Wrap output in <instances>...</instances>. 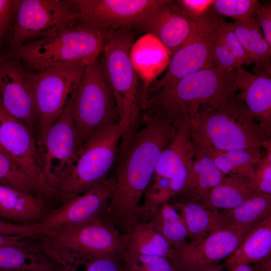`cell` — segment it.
Instances as JSON below:
<instances>
[{"label":"cell","instance_id":"1","mask_svg":"<svg viewBox=\"0 0 271 271\" xmlns=\"http://www.w3.org/2000/svg\"><path fill=\"white\" fill-rule=\"evenodd\" d=\"M142 125L120 141L114 191L105 210V218L127 235L142 219L141 199L154 175L160 155L177 129L168 120L142 113Z\"/></svg>","mask_w":271,"mask_h":271},{"label":"cell","instance_id":"2","mask_svg":"<svg viewBox=\"0 0 271 271\" xmlns=\"http://www.w3.org/2000/svg\"><path fill=\"white\" fill-rule=\"evenodd\" d=\"M234 70L225 72L213 66L149 92L141 111L165 118L178 129L201 110L217 106L238 94Z\"/></svg>","mask_w":271,"mask_h":271},{"label":"cell","instance_id":"3","mask_svg":"<svg viewBox=\"0 0 271 271\" xmlns=\"http://www.w3.org/2000/svg\"><path fill=\"white\" fill-rule=\"evenodd\" d=\"M39 248L66 271H77L86 262L109 256L121 259L127 236L102 216L62 229L33 236Z\"/></svg>","mask_w":271,"mask_h":271},{"label":"cell","instance_id":"4","mask_svg":"<svg viewBox=\"0 0 271 271\" xmlns=\"http://www.w3.org/2000/svg\"><path fill=\"white\" fill-rule=\"evenodd\" d=\"M194 148L261 151L270 139L259 127L238 94L189 121Z\"/></svg>","mask_w":271,"mask_h":271},{"label":"cell","instance_id":"5","mask_svg":"<svg viewBox=\"0 0 271 271\" xmlns=\"http://www.w3.org/2000/svg\"><path fill=\"white\" fill-rule=\"evenodd\" d=\"M107 31L81 23L26 42L8 54L28 69L40 71L65 63L88 66L102 53Z\"/></svg>","mask_w":271,"mask_h":271},{"label":"cell","instance_id":"6","mask_svg":"<svg viewBox=\"0 0 271 271\" xmlns=\"http://www.w3.org/2000/svg\"><path fill=\"white\" fill-rule=\"evenodd\" d=\"M134 38L135 32L129 30L107 31L102 52L103 66L122 130V140L131 136L141 123L138 74L130 58Z\"/></svg>","mask_w":271,"mask_h":271},{"label":"cell","instance_id":"7","mask_svg":"<svg viewBox=\"0 0 271 271\" xmlns=\"http://www.w3.org/2000/svg\"><path fill=\"white\" fill-rule=\"evenodd\" d=\"M72 115L78 149L95 133L119 124L115 100L98 59L86 68L76 87Z\"/></svg>","mask_w":271,"mask_h":271},{"label":"cell","instance_id":"8","mask_svg":"<svg viewBox=\"0 0 271 271\" xmlns=\"http://www.w3.org/2000/svg\"><path fill=\"white\" fill-rule=\"evenodd\" d=\"M122 134L119 124L91 136L78 149L67 174L56 190L66 200L103 183L117 160Z\"/></svg>","mask_w":271,"mask_h":271},{"label":"cell","instance_id":"9","mask_svg":"<svg viewBox=\"0 0 271 271\" xmlns=\"http://www.w3.org/2000/svg\"><path fill=\"white\" fill-rule=\"evenodd\" d=\"M79 23L78 14L69 0H20L8 36V49L11 52L26 42Z\"/></svg>","mask_w":271,"mask_h":271},{"label":"cell","instance_id":"10","mask_svg":"<svg viewBox=\"0 0 271 271\" xmlns=\"http://www.w3.org/2000/svg\"><path fill=\"white\" fill-rule=\"evenodd\" d=\"M87 66L80 63H65L35 73L34 95L39 139L44 136L72 100Z\"/></svg>","mask_w":271,"mask_h":271},{"label":"cell","instance_id":"11","mask_svg":"<svg viewBox=\"0 0 271 271\" xmlns=\"http://www.w3.org/2000/svg\"><path fill=\"white\" fill-rule=\"evenodd\" d=\"M166 0H69L80 23L105 31L139 32L151 15Z\"/></svg>","mask_w":271,"mask_h":271},{"label":"cell","instance_id":"12","mask_svg":"<svg viewBox=\"0 0 271 271\" xmlns=\"http://www.w3.org/2000/svg\"><path fill=\"white\" fill-rule=\"evenodd\" d=\"M72 100L37 143L40 170L47 184L56 192L78 150L72 115Z\"/></svg>","mask_w":271,"mask_h":271},{"label":"cell","instance_id":"13","mask_svg":"<svg viewBox=\"0 0 271 271\" xmlns=\"http://www.w3.org/2000/svg\"><path fill=\"white\" fill-rule=\"evenodd\" d=\"M254 227L230 224L202 240L173 247L168 259L175 271H199L228 258Z\"/></svg>","mask_w":271,"mask_h":271},{"label":"cell","instance_id":"14","mask_svg":"<svg viewBox=\"0 0 271 271\" xmlns=\"http://www.w3.org/2000/svg\"><path fill=\"white\" fill-rule=\"evenodd\" d=\"M212 10L198 23V28L192 38L170 59L167 71L148 87L143 97L187 76L213 67V38L222 19Z\"/></svg>","mask_w":271,"mask_h":271},{"label":"cell","instance_id":"15","mask_svg":"<svg viewBox=\"0 0 271 271\" xmlns=\"http://www.w3.org/2000/svg\"><path fill=\"white\" fill-rule=\"evenodd\" d=\"M35 78V73L20 60L3 54L0 60V106L30 128L37 119Z\"/></svg>","mask_w":271,"mask_h":271},{"label":"cell","instance_id":"16","mask_svg":"<svg viewBox=\"0 0 271 271\" xmlns=\"http://www.w3.org/2000/svg\"><path fill=\"white\" fill-rule=\"evenodd\" d=\"M115 188L113 176L86 192L67 199L49 213L40 223L39 231L62 229L102 216Z\"/></svg>","mask_w":271,"mask_h":271},{"label":"cell","instance_id":"17","mask_svg":"<svg viewBox=\"0 0 271 271\" xmlns=\"http://www.w3.org/2000/svg\"><path fill=\"white\" fill-rule=\"evenodd\" d=\"M0 146L6 155L23 167L43 188L53 195L38 166L37 144L31 128L0 106Z\"/></svg>","mask_w":271,"mask_h":271},{"label":"cell","instance_id":"18","mask_svg":"<svg viewBox=\"0 0 271 271\" xmlns=\"http://www.w3.org/2000/svg\"><path fill=\"white\" fill-rule=\"evenodd\" d=\"M198 28V23L189 18L175 1L166 0L145 22L140 32L155 37L172 56L192 38Z\"/></svg>","mask_w":271,"mask_h":271},{"label":"cell","instance_id":"19","mask_svg":"<svg viewBox=\"0 0 271 271\" xmlns=\"http://www.w3.org/2000/svg\"><path fill=\"white\" fill-rule=\"evenodd\" d=\"M252 73L242 67L234 70V81L240 98L259 127L271 134V75L255 70Z\"/></svg>","mask_w":271,"mask_h":271},{"label":"cell","instance_id":"20","mask_svg":"<svg viewBox=\"0 0 271 271\" xmlns=\"http://www.w3.org/2000/svg\"><path fill=\"white\" fill-rule=\"evenodd\" d=\"M194 154L189 123L187 122L176 130L162 151L154 174L170 181L173 196L178 194L184 186Z\"/></svg>","mask_w":271,"mask_h":271},{"label":"cell","instance_id":"21","mask_svg":"<svg viewBox=\"0 0 271 271\" xmlns=\"http://www.w3.org/2000/svg\"><path fill=\"white\" fill-rule=\"evenodd\" d=\"M51 211L45 199L0 184V220L20 224H40Z\"/></svg>","mask_w":271,"mask_h":271},{"label":"cell","instance_id":"22","mask_svg":"<svg viewBox=\"0 0 271 271\" xmlns=\"http://www.w3.org/2000/svg\"><path fill=\"white\" fill-rule=\"evenodd\" d=\"M172 205L185 221L190 242L200 241L231 224L219 210L210 208L197 200L184 198Z\"/></svg>","mask_w":271,"mask_h":271},{"label":"cell","instance_id":"23","mask_svg":"<svg viewBox=\"0 0 271 271\" xmlns=\"http://www.w3.org/2000/svg\"><path fill=\"white\" fill-rule=\"evenodd\" d=\"M256 192L252 179L239 175H226L217 185L195 200L212 209L230 210Z\"/></svg>","mask_w":271,"mask_h":271},{"label":"cell","instance_id":"24","mask_svg":"<svg viewBox=\"0 0 271 271\" xmlns=\"http://www.w3.org/2000/svg\"><path fill=\"white\" fill-rule=\"evenodd\" d=\"M194 149L185 183L178 194L184 198L196 200L217 185L225 176L205 152Z\"/></svg>","mask_w":271,"mask_h":271},{"label":"cell","instance_id":"25","mask_svg":"<svg viewBox=\"0 0 271 271\" xmlns=\"http://www.w3.org/2000/svg\"><path fill=\"white\" fill-rule=\"evenodd\" d=\"M212 61L213 67L225 72L252 64L236 36L232 22L223 18L213 38Z\"/></svg>","mask_w":271,"mask_h":271},{"label":"cell","instance_id":"26","mask_svg":"<svg viewBox=\"0 0 271 271\" xmlns=\"http://www.w3.org/2000/svg\"><path fill=\"white\" fill-rule=\"evenodd\" d=\"M271 215L255 226L239 247L226 258L224 266L229 269L241 264L256 263L270 258Z\"/></svg>","mask_w":271,"mask_h":271},{"label":"cell","instance_id":"27","mask_svg":"<svg viewBox=\"0 0 271 271\" xmlns=\"http://www.w3.org/2000/svg\"><path fill=\"white\" fill-rule=\"evenodd\" d=\"M170 56L163 45L149 34L135 42L130 52L133 66L143 80L148 70V87L155 80V78L167 67Z\"/></svg>","mask_w":271,"mask_h":271},{"label":"cell","instance_id":"28","mask_svg":"<svg viewBox=\"0 0 271 271\" xmlns=\"http://www.w3.org/2000/svg\"><path fill=\"white\" fill-rule=\"evenodd\" d=\"M235 33L243 49L252 63L255 66V71L271 74V46L254 19L233 20Z\"/></svg>","mask_w":271,"mask_h":271},{"label":"cell","instance_id":"29","mask_svg":"<svg viewBox=\"0 0 271 271\" xmlns=\"http://www.w3.org/2000/svg\"><path fill=\"white\" fill-rule=\"evenodd\" d=\"M0 271H66L39 248L0 247Z\"/></svg>","mask_w":271,"mask_h":271},{"label":"cell","instance_id":"30","mask_svg":"<svg viewBox=\"0 0 271 271\" xmlns=\"http://www.w3.org/2000/svg\"><path fill=\"white\" fill-rule=\"evenodd\" d=\"M126 236L123 254L158 255L168 258L170 254L172 247L149 220L138 222Z\"/></svg>","mask_w":271,"mask_h":271},{"label":"cell","instance_id":"31","mask_svg":"<svg viewBox=\"0 0 271 271\" xmlns=\"http://www.w3.org/2000/svg\"><path fill=\"white\" fill-rule=\"evenodd\" d=\"M200 150L213 160L224 176L239 175L253 181L256 167L262 157L261 151Z\"/></svg>","mask_w":271,"mask_h":271},{"label":"cell","instance_id":"32","mask_svg":"<svg viewBox=\"0 0 271 271\" xmlns=\"http://www.w3.org/2000/svg\"><path fill=\"white\" fill-rule=\"evenodd\" d=\"M0 184L48 201L54 196L40 185L21 165L0 152Z\"/></svg>","mask_w":271,"mask_h":271},{"label":"cell","instance_id":"33","mask_svg":"<svg viewBox=\"0 0 271 271\" xmlns=\"http://www.w3.org/2000/svg\"><path fill=\"white\" fill-rule=\"evenodd\" d=\"M147 220L152 223L172 248L186 243L188 232L186 223L172 204H162L150 214Z\"/></svg>","mask_w":271,"mask_h":271},{"label":"cell","instance_id":"34","mask_svg":"<svg viewBox=\"0 0 271 271\" xmlns=\"http://www.w3.org/2000/svg\"><path fill=\"white\" fill-rule=\"evenodd\" d=\"M222 213L231 224L255 226L271 215V195L256 192L237 207L224 210Z\"/></svg>","mask_w":271,"mask_h":271},{"label":"cell","instance_id":"35","mask_svg":"<svg viewBox=\"0 0 271 271\" xmlns=\"http://www.w3.org/2000/svg\"><path fill=\"white\" fill-rule=\"evenodd\" d=\"M261 6L257 0H215L212 10L220 16L233 20H247L254 19Z\"/></svg>","mask_w":271,"mask_h":271},{"label":"cell","instance_id":"36","mask_svg":"<svg viewBox=\"0 0 271 271\" xmlns=\"http://www.w3.org/2000/svg\"><path fill=\"white\" fill-rule=\"evenodd\" d=\"M124 271H175L169 260L158 255L123 254Z\"/></svg>","mask_w":271,"mask_h":271},{"label":"cell","instance_id":"37","mask_svg":"<svg viewBox=\"0 0 271 271\" xmlns=\"http://www.w3.org/2000/svg\"><path fill=\"white\" fill-rule=\"evenodd\" d=\"M265 155L262 156L257 165L253 182L257 192L271 195V140L264 146Z\"/></svg>","mask_w":271,"mask_h":271},{"label":"cell","instance_id":"38","mask_svg":"<svg viewBox=\"0 0 271 271\" xmlns=\"http://www.w3.org/2000/svg\"><path fill=\"white\" fill-rule=\"evenodd\" d=\"M175 2L188 17L197 23L211 11L214 0H178Z\"/></svg>","mask_w":271,"mask_h":271},{"label":"cell","instance_id":"39","mask_svg":"<svg viewBox=\"0 0 271 271\" xmlns=\"http://www.w3.org/2000/svg\"><path fill=\"white\" fill-rule=\"evenodd\" d=\"M20 0H0V48L14 24Z\"/></svg>","mask_w":271,"mask_h":271},{"label":"cell","instance_id":"40","mask_svg":"<svg viewBox=\"0 0 271 271\" xmlns=\"http://www.w3.org/2000/svg\"><path fill=\"white\" fill-rule=\"evenodd\" d=\"M40 224H20L0 220V234L8 235H32L37 233Z\"/></svg>","mask_w":271,"mask_h":271},{"label":"cell","instance_id":"41","mask_svg":"<svg viewBox=\"0 0 271 271\" xmlns=\"http://www.w3.org/2000/svg\"><path fill=\"white\" fill-rule=\"evenodd\" d=\"M255 22L262 31L263 36L271 46V5L270 3L262 5L258 10L255 18Z\"/></svg>","mask_w":271,"mask_h":271},{"label":"cell","instance_id":"42","mask_svg":"<svg viewBox=\"0 0 271 271\" xmlns=\"http://www.w3.org/2000/svg\"><path fill=\"white\" fill-rule=\"evenodd\" d=\"M119 258L105 256L91 259L83 265L85 271H122L118 260Z\"/></svg>","mask_w":271,"mask_h":271},{"label":"cell","instance_id":"43","mask_svg":"<svg viewBox=\"0 0 271 271\" xmlns=\"http://www.w3.org/2000/svg\"><path fill=\"white\" fill-rule=\"evenodd\" d=\"M33 235H8L0 234V247L16 246L28 248H39Z\"/></svg>","mask_w":271,"mask_h":271},{"label":"cell","instance_id":"44","mask_svg":"<svg viewBox=\"0 0 271 271\" xmlns=\"http://www.w3.org/2000/svg\"><path fill=\"white\" fill-rule=\"evenodd\" d=\"M255 264V271H270V258Z\"/></svg>","mask_w":271,"mask_h":271},{"label":"cell","instance_id":"45","mask_svg":"<svg viewBox=\"0 0 271 271\" xmlns=\"http://www.w3.org/2000/svg\"><path fill=\"white\" fill-rule=\"evenodd\" d=\"M230 271H255L253 267L248 264H238L230 269Z\"/></svg>","mask_w":271,"mask_h":271},{"label":"cell","instance_id":"46","mask_svg":"<svg viewBox=\"0 0 271 271\" xmlns=\"http://www.w3.org/2000/svg\"><path fill=\"white\" fill-rule=\"evenodd\" d=\"M222 265H215L205 268L199 271H222Z\"/></svg>","mask_w":271,"mask_h":271},{"label":"cell","instance_id":"47","mask_svg":"<svg viewBox=\"0 0 271 271\" xmlns=\"http://www.w3.org/2000/svg\"><path fill=\"white\" fill-rule=\"evenodd\" d=\"M0 152H2L3 153H4L5 154H6L4 152V150H3L2 147H1V146H0Z\"/></svg>","mask_w":271,"mask_h":271},{"label":"cell","instance_id":"48","mask_svg":"<svg viewBox=\"0 0 271 271\" xmlns=\"http://www.w3.org/2000/svg\"><path fill=\"white\" fill-rule=\"evenodd\" d=\"M3 55L0 56V60H1V58L3 57Z\"/></svg>","mask_w":271,"mask_h":271}]
</instances>
